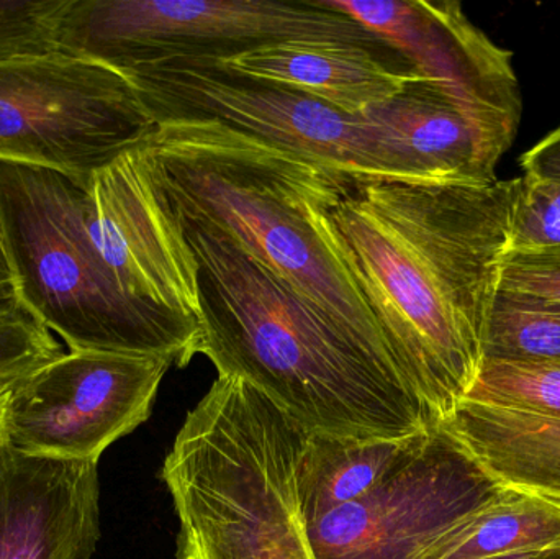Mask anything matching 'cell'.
Returning <instances> with one entry per match:
<instances>
[{
	"label": "cell",
	"instance_id": "6da1fadb",
	"mask_svg": "<svg viewBox=\"0 0 560 559\" xmlns=\"http://www.w3.org/2000/svg\"><path fill=\"white\" fill-rule=\"evenodd\" d=\"M522 177L398 179L332 171L310 200L436 426L469 397L512 240Z\"/></svg>",
	"mask_w": 560,
	"mask_h": 559
},
{
	"label": "cell",
	"instance_id": "7a4b0ae2",
	"mask_svg": "<svg viewBox=\"0 0 560 559\" xmlns=\"http://www.w3.org/2000/svg\"><path fill=\"white\" fill-rule=\"evenodd\" d=\"M174 217L197 263L196 354L219 376L245 381L312 435L401 440L436 427L394 361L229 236Z\"/></svg>",
	"mask_w": 560,
	"mask_h": 559
},
{
	"label": "cell",
	"instance_id": "3957f363",
	"mask_svg": "<svg viewBox=\"0 0 560 559\" xmlns=\"http://www.w3.org/2000/svg\"><path fill=\"white\" fill-rule=\"evenodd\" d=\"M140 151L174 216L238 243L404 371L351 276L310 219L313 194L341 170L212 120L160 121Z\"/></svg>",
	"mask_w": 560,
	"mask_h": 559
},
{
	"label": "cell",
	"instance_id": "277c9868",
	"mask_svg": "<svg viewBox=\"0 0 560 559\" xmlns=\"http://www.w3.org/2000/svg\"><path fill=\"white\" fill-rule=\"evenodd\" d=\"M308 432L238 377L219 376L164 462L177 559H316L300 498Z\"/></svg>",
	"mask_w": 560,
	"mask_h": 559
},
{
	"label": "cell",
	"instance_id": "5b68a950",
	"mask_svg": "<svg viewBox=\"0 0 560 559\" xmlns=\"http://www.w3.org/2000/svg\"><path fill=\"white\" fill-rule=\"evenodd\" d=\"M0 229L16 301L69 351L196 357L199 322L138 301L98 255L84 187L43 167L0 163Z\"/></svg>",
	"mask_w": 560,
	"mask_h": 559
},
{
	"label": "cell",
	"instance_id": "8992f818",
	"mask_svg": "<svg viewBox=\"0 0 560 559\" xmlns=\"http://www.w3.org/2000/svg\"><path fill=\"white\" fill-rule=\"evenodd\" d=\"M299 38L390 49L325 0H65L55 19L56 51L118 74L161 59L232 58Z\"/></svg>",
	"mask_w": 560,
	"mask_h": 559
},
{
	"label": "cell",
	"instance_id": "52a82bcc",
	"mask_svg": "<svg viewBox=\"0 0 560 559\" xmlns=\"http://www.w3.org/2000/svg\"><path fill=\"white\" fill-rule=\"evenodd\" d=\"M154 127L130 82L107 66L61 53L0 61V163L82 186Z\"/></svg>",
	"mask_w": 560,
	"mask_h": 559
},
{
	"label": "cell",
	"instance_id": "ba28073f",
	"mask_svg": "<svg viewBox=\"0 0 560 559\" xmlns=\"http://www.w3.org/2000/svg\"><path fill=\"white\" fill-rule=\"evenodd\" d=\"M156 124L212 120L348 174L392 177L361 115L246 78L219 58H170L121 72Z\"/></svg>",
	"mask_w": 560,
	"mask_h": 559
},
{
	"label": "cell",
	"instance_id": "9c48e42d",
	"mask_svg": "<svg viewBox=\"0 0 560 559\" xmlns=\"http://www.w3.org/2000/svg\"><path fill=\"white\" fill-rule=\"evenodd\" d=\"M505 486L441 426L371 492L308 527L316 559H427Z\"/></svg>",
	"mask_w": 560,
	"mask_h": 559
},
{
	"label": "cell",
	"instance_id": "30bf717a",
	"mask_svg": "<svg viewBox=\"0 0 560 559\" xmlns=\"http://www.w3.org/2000/svg\"><path fill=\"white\" fill-rule=\"evenodd\" d=\"M173 364L164 357L69 351L9 391L3 429L25 455L98 463L150 419Z\"/></svg>",
	"mask_w": 560,
	"mask_h": 559
},
{
	"label": "cell",
	"instance_id": "8fae6325",
	"mask_svg": "<svg viewBox=\"0 0 560 559\" xmlns=\"http://www.w3.org/2000/svg\"><path fill=\"white\" fill-rule=\"evenodd\" d=\"M361 118L392 177L487 184L499 179L497 166L522 115L453 82L418 75Z\"/></svg>",
	"mask_w": 560,
	"mask_h": 559
},
{
	"label": "cell",
	"instance_id": "7c38bea8",
	"mask_svg": "<svg viewBox=\"0 0 560 559\" xmlns=\"http://www.w3.org/2000/svg\"><path fill=\"white\" fill-rule=\"evenodd\" d=\"M82 187L92 242L121 289L153 307L197 321L196 258L148 176L140 144Z\"/></svg>",
	"mask_w": 560,
	"mask_h": 559
},
{
	"label": "cell",
	"instance_id": "4fadbf2b",
	"mask_svg": "<svg viewBox=\"0 0 560 559\" xmlns=\"http://www.w3.org/2000/svg\"><path fill=\"white\" fill-rule=\"evenodd\" d=\"M394 49L418 74L453 82L522 115L513 55L477 28L459 2L325 0Z\"/></svg>",
	"mask_w": 560,
	"mask_h": 559
},
{
	"label": "cell",
	"instance_id": "5bb4252c",
	"mask_svg": "<svg viewBox=\"0 0 560 559\" xmlns=\"http://www.w3.org/2000/svg\"><path fill=\"white\" fill-rule=\"evenodd\" d=\"M98 540V463L25 455L2 420L0 559H92Z\"/></svg>",
	"mask_w": 560,
	"mask_h": 559
},
{
	"label": "cell",
	"instance_id": "9a60e30c",
	"mask_svg": "<svg viewBox=\"0 0 560 559\" xmlns=\"http://www.w3.org/2000/svg\"><path fill=\"white\" fill-rule=\"evenodd\" d=\"M219 59L238 74L300 92L348 115L388 101L421 75L392 49L346 39H287Z\"/></svg>",
	"mask_w": 560,
	"mask_h": 559
},
{
	"label": "cell",
	"instance_id": "2e32d148",
	"mask_svg": "<svg viewBox=\"0 0 560 559\" xmlns=\"http://www.w3.org/2000/svg\"><path fill=\"white\" fill-rule=\"evenodd\" d=\"M441 427L493 481L560 501V417L464 400Z\"/></svg>",
	"mask_w": 560,
	"mask_h": 559
},
{
	"label": "cell",
	"instance_id": "e0dca14e",
	"mask_svg": "<svg viewBox=\"0 0 560 559\" xmlns=\"http://www.w3.org/2000/svg\"><path fill=\"white\" fill-rule=\"evenodd\" d=\"M420 436L421 433L401 440H355L308 433L300 465V498L306 527L328 512L364 498L397 468Z\"/></svg>",
	"mask_w": 560,
	"mask_h": 559
},
{
	"label": "cell",
	"instance_id": "ac0fdd59",
	"mask_svg": "<svg viewBox=\"0 0 560 559\" xmlns=\"http://www.w3.org/2000/svg\"><path fill=\"white\" fill-rule=\"evenodd\" d=\"M560 550V501L506 488L427 559H505Z\"/></svg>",
	"mask_w": 560,
	"mask_h": 559
},
{
	"label": "cell",
	"instance_id": "d6986e66",
	"mask_svg": "<svg viewBox=\"0 0 560 559\" xmlns=\"http://www.w3.org/2000/svg\"><path fill=\"white\" fill-rule=\"evenodd\" d=\"M486 358L560 364V305L499 292L487 328Z\"/></svg>",
	"mask_w": 560,
	"mask_h": 559
},
{
	"label": "cell",
	"instance_id": "ffe728a7",
	"mask_svg": "<svg viewBox=\"0 0 560 559\" xmlns=\"http://www.w3.org/2000/svg\"><path fill=\"white\" fill-rule=\"evenodd\" d=\"M466 400L560 417V364L486 358Z\"/></svg>",
	"mask_w": 560,
	"mask_h": 559
},
{
	"label": "cell",
	"instance_id": "44dd1931",
	"mask_svg": "<svg viewBox=\"0 0 560 559\" xmlns=\"http://www.w3.org/2000/svg\"><path fill=\"white\" fill-rule=\"evenodd\" d=\"M61 354L65 351L52 331L19 301L0 304V394Z\"/></svg>",
	"mask_w": 560,
	"mask_h": 559
},
{
	"label": "cell",
	"instance_id": "7402d4cb",
	"mask_svg": "<svg viewBox=\"0 0 560 559\" xmlns=\"http://www.w3.org/2000/svg\"><path fill=\"white\" fill-rule=\"evenodd\" d=\"M65 0H0V61L55 55V19Z\"/></svg>",
	"mask_w": 560,
	"mask_h": 559
},
{
	"label": "cell",
	"instance_id": "603a6c76",
	"mask_svg": "<svg viewBox=\"0 0 560 559\" xmlns=\"http://www.w3.org/2000/svg\"><path fill=\"white\" fill-rule=\"evenodd\" d=\"M560 245V186L522 177L509 252Z\"/></svg>",
	"mask_w": 560,
	"mask_h": 559
},
{
	"label": "cell",
	"instance_id": "cb8c5ba5",
	"mask_svg": "<svg viewBox=\"0 0 560 559\" xmlns=\"http://www.w3.org/2000/svg\"><path fill=\"white\" fill-rule=\"evenodd\" d=\"M499 292L523 301L560 305V245L506 253Z\"/></svg>",
	"mask_w": 560,
	"mask_h": 559
},
{
	"label": "cell",
	"instance_id": "d4e9b609",
	"mask_svg": "<svg viewBox=\"0 0 560 559\" xmlns=\"http://www.w3.org/2000/svg\"><path fill=\"white\" fill-rule=\"evenodd\" d=\"M525 176L560 186V127L522 156Z\"/></svg>",
	"mask_w": 560,
	"mask_h": 559
},
{
	"label": "cell",
	"instance_id": "484cf974",
	"mask_svg": "<svg viewBox=\"0 0 560 559\" xmlns=\"http://www.w3.org/2000/svg\"><path fill=\"white\" fill-rule=\"evenodd\" d=\"M9 301H16V288L9 256H7L5 243H3L2 229H0V304Z\"/></svg>",
	"mask_w": 560,
	"mask_h": 559
},
{
	"label": "cell",
	"instance_id": "4316f807",
	"mask_svg": "<svg viewBox=\"0 0 560 559\" xmlns=\"http://www.w3.org/2000/svg\"><path fill=\"white\" fill-rule=\"evenodd\" d=\"M505 559H560V550L546 551V554L528 555V557H516Z\"/></svg>",
	"mask_w": 560,
	"mask_h": 559
},
{
	"label": "cell",
	"instance_id": "83f0119b",
	"mask_svg": "<svg viewBox=\"0 0 560 559\" xmlns=\"http://www.w3.org/2000/svg\"><path fill=\"white\" fill-rule=\"evenodd\" d=\"M7 394H9V391H7V393L0 394V426H2L3 410H5Z\"/></svg>",
	"mask_w": 560,
	"mask_h": 559
}]
</instances>
